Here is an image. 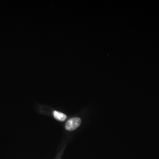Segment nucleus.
I'll return each mask as SVG.
<instances>
[{"label": "nucleus", "instance_id": "nucleus-1", "mask_svg": "<svg viewBox=\"0 0 159 159\" xmlns=\"http://www.w3.org/2000/svg\"><path fill=\"white\" fill-rule=\"evenodd\" d=\"M81 123V120L79 117H74L69 120L66 124V129L68 131L75 130L79 127Z\"/></svg>", "mask_w": 159, "mask_h": 159}, {"label": "nucleus", "instance_id": "nucleus-2", "mask_svg": "<svg viewBox=\"0 0 159 159\" xmlns=\"http://www.w3.org/2000/svg\"><path fill=\"white\" fill-rule=\"evenodd\" d=\"M53 115H54V117L56 119L59 120V121H64L67 118V116H66V114L62 113H60V112H58L57 111H54Z\"/></svg>", "mask_w": 159, "mask_h": 159}]
</instances>
